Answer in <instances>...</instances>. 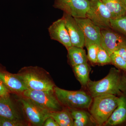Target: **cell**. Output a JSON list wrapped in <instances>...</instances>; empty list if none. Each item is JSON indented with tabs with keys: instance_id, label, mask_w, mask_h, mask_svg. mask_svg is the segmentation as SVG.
Instances as JSON below:
<instances>
[{
	"instance_id": "9a60e30c",
	"label": "cell",
	"mask_w": 126,
	"mask_h": 126,
	"mask_svg": "<svg viewBox=\"0 0 126 126\" xmlns=\"http://www.w3.org/2000/svg\"><path fill=\"white\" fill-rule=\"evenodd\" d=\"M0 116L13 120H22L10 96L0 97Z\"/></svg>"
},
{
	"instance_id": "3957f363",
	"label": "cell",
	"mask_w": 126,
	"mask_h": 126,
	"mask_svg": "<svg viewBox=\"0 0 126 126\" xmlns=\"http://www.w3.org/2000/svg\"><path fill=\"white\" fill-rule=\"evenodd\" d=\"M90 106V115L95 123L105 124L117 107L119 97L112 94H105L93 98Z\"/></svg>"
},
{
	"instance_id": "5bb4252c",
	"label": "cell",
	"mask_w": 126,
	"mask_h": 126,
	"mask_svg": "<svg viewBox=\"0 0 126 126\" xmlns=\"http://www.w3.org/2000/svg\"><path fill=\"white\" fill-rule=\"evenodd\" d=\"M126 121V98L121 95L118 99L117 107L104 125L115 126L119 125Z\"/></svg>"
},
{
	"instance_id": "d6986e66",
	"label": "cell",
	"mask_w": 126,
	"mask_h": 126,
	"mask_svg": "<svg viewBox=\"0 0 126 126\" xmlns=\"http://www.w3.org/2000/svg\"><path fill=\"white\" fill-rule=\"evenodd\" d=\"M49 116L56 122L59 126H74V121L69 109L49 112Z\"/></svg>"
},
{
	"instance_id": "4316f807",
	"label": "cell",
	"mask_w": 126,
	"mask_h": 126,
	"mask_svg": "<svg viewBox=\"0 0 126 126\" xmlns=\"http://www.w3.org/2000/svg\"><path fill=\"white\" fill-rule=\"evenodd\" d=\"M119 88L122 92L126 93V74L125 73L121 75Z\"/></svg>"
},
{
	"instance_id": "7402d4cb",
	"label": "cell",
	"mask_w": 126,
	"mask_h": 126,
	"mask_svg": "<svg viewBox=\"0 0 126 126\" xmlns=\"http://www.w3.org/2000/svg\"><path fill=\"white\" fill-rule=\"evenodd\" d=\"M100 45L92 43L85 45L87 49L88 60L93 63H97V55Z\"/></svg>"
},
{
	"instance_id": "f546056e",
	"label": "cell",
	"mask_w": 126,
	"mask_h": 126,
	"mask_svg": "<svg viewBox=\"0 0 126 126\" xmlns=\"http://www.w3.org/2000/svg\"><path fill=\"white\" fill-rule=\"evenodd\" d=\"M123 1H124V3H125L126 7V0H123Z\"/></svg>"
},
{
	"instance_id": "7a4b0ae2",
	"label": "cell",
	"mask_w": 126,
	"mask_h": 126,
	"mask_svg": "<svg viewBox=\"0 0 126 126\" xmlns=\"http://www.w3.org/2000/svg\"><path fill=\"white\" fill-rule=\"evenodd\" d=\"M121 77L119 70L111 68L107 75L101 80H90L87 86L89 94L93 98L105 94L121 96L122 94L119 88Z\"/></svg>"
},
{
	"instance_id": "4fadbf2b",
	"label": "cell",
	"mask_w": 126,
	"mask_h": 126,
	"mask_svg": "<svg viewBox=\"0 0 126 126\" xmlns=\"http://www.w3.org/2000/svg\"><path fill=\"white\" fill-rule=\"evenodd\" d=\"M0 79L4 83L11 92L22 95L28 89L23 79L16 74L0 69Z\"/></svg>"
},
{
	"instance_id": "e0dca14e",
	"label": "cell",
	"mask_w": 126,
	"mask_h": 126,
	"mask_svg": "<svg viewBox=\"0 0 126 126\" xmlns=\"http://www.w3.org/2000/svg\"><path fill=\"white\" fill-rule=\"evenodd\" d=\"M67 50L68 59L72 67L87 63V55L83 48L72 46Z\"/></svg>"
},
{
	"instance_id": "cb8c5ba5",
	"label": "cell",
	"mask_w": 126,
	"mask_h": 126,
	"mask_svg": "<svg viewBox=\"0 0 126 126\" xmlns=\"http://www.w3.org/2000/svg\"><path fill=\"white\" fill-rule=\"evenodd\" d=\"M111 63L117 67L126 72V61L121 56L115 53L110 55Z\"/></svg>"
},
{
	"instance_id": "d4e9b609",
	"label": "cell",
	"mask_w": 126,
	"mask_h": 126,
	"mask_svg": "<svg viewBox=\"0 0 126 126\" xmlns=\"http://www.w3.org/2000/svg\"><path fill=\"white\" fill-rule=\"evenodd\" d=\"M25 124L22 120H13L0 116V126H23Z\"/></svg>"
},
{
	"instance_id": "484cf974",
	"label": "cell",
	"mask_w": 126,
	"mask_h": 126,
	"mask_svg": "<svg viewBox=\"0 0 126 126\" xmlns=\"http://www.w3.org/2000/svg\"><path fill=\"white\" fill-rule=\"evenodd\" d=\"M11 93L4 83L0 79V97H10Z\"/></svg>"
},
{
	"instance_id": "2e32d148",
	"label": "cell",
	"mask_w": 126,
	"mask_h": 126,
	"mask_svg": "<svg viewBox=\"0 0 126 126\" xmlns=\"http://www.w3.org/2000/svg\"><path fill=\"white\" fill-rule=\"evenodd\" d=\"M108 9L111 19H116L126 14V7L123 0H101Z\"/></svg>"
},
{
	"instance_id": "f1b7e54d",
	"label": "cell",
	"mask_w": 126,
	"mask_h": 126,
	"mask_svg": "<svg viewBox=\"0 0 126 126\" xmlns=\"http://www.w3.org/2000/svg\"><path fill=\"white\" fill-rule=\"evenodd\" d=\"M121 56L126 61V48H123L115 50L114 53Z\"/></svg>"
},
{
	"instance_id": "83f0119b",
	"label": "cell",
	"mask_w": 126,
	"mask_h": 126,
	"mask_svg": "<svg viewBox=\"0 0 126 126\" xmlns=\"http://www.w3.org/2000/svg\"><path fill=\"white\" fill-rule=\"evenodd\" d=\"M44 126H59L53 118L49 117L46 119L44 123Z\"/></svg>"
},
{
	"instance_id": "7c38bea8",
	"label": "cell",
	"mask_w": 126,
	"mask_h": 126,
	"mask_svg": "<svg viewBox=\"0 0 126 126\" xmlns=\"http://www.w3.org/2000/svg\"><path fill=\"white\" fill-rule=\"evenodd\" d=\"M63 17L65 21L72 46L83 48L85 44L84 35L75 18L65 13H63Z\"/></svg>"
},
{
	"instance_id": "8992f818",
	"label": "cell",
	"mask_w": 126,
	"mask_h": 126,
	"mask_svg": "<svg viewBox=\"0 0 126 126\" xmlns=\"http://www.w3.org/2000/svg\"><path fill=\"white\" fill-rule=\"evenodd\" d=\"M86 17L98 26L101 30L111 28V19L110 12L101 0H90Z\"/></svg>"
},
{
	"instance_id": "30bf717a",
	"label": "cell",
	"mask_w": 126,
	"mask_h": 126,
	"mask_svg": "<svg viewBox=\"0 0 126 126\" xmlns=\"http://www.w3.org/2000/svg\"><path fill=\"white\" fill-rule=\"evenodd\" d=\"M75 19L83 32L85 38V46L92 43L101 45V29L86 17Z\"/></svg>"
},
{
	"instance_id": "603a6c76",
	"label": "cell",
	"mask_w": 126,
	"mask_h": 126,
	"mask_svg": "<svg viewBox=\"0 0 126 126\" xmlns=\"http://www.w3.org/2000/svg\"><path fill=\"white\" fill-rule=\"evenodd\" d=\"M111 63L110 55L106 50L100 45L97 55V63L105 64Z\"/></svg>"
},
{
	"instance_id": "9c48e42d",
	"label": "cell",
	"mask_w": 126,
	"mask_h": 126,
	"mask_svg": "<svg viewBox=\"0 0 126 126\" xmlns=\"http://www.w3.org/2000/svg\"><path fill=\"white\" fill-rule=\"evenodd\" d=\"M101 45L110 55L115 50L126 48V36L112 28L101 30Z\"/></svg>"
},
{
	"instance_id": "5b68a950",
	"label": "cell",
	"mask_w": 126,
	"mask_h": 126,
	"mask_svg": "<svg viewBox=\"0 0 126 126\" xmlns=\"http://www.w3.org/2000/svg\"><path fill=\"white\" fill-rule=\"evenodd\" d=\"M41 108L49 112L63 110L61 104L55 96L54 90L27 89L22 95Z\"/></svg>"
},
{
	"instance_id": "6da1fadb",
	"label": "cell",
	"mask_w": 126,
	"mask_h": 126,
	"mask_svg": "<svg viewBox=\"0 0 126 126\" xmlns=\"http://www.w3.org/2000/svg\"><path fill=\"white\" fill-rule=\"evenodd\" d=\"M17 74L21 78L28 89L54 90L53 82L47 71L38 66L24 67Z\"/></svg>"
},
{
	"instance_id": "ac0fdd59",
	"label": "cell",
	"mask_w": 126,
	"mask_h": 126,
	"mask_svg": "<svg viewBox=\"0 0 126 126\" xmlns=\"http://www.w3.org/2000/svg\"><path fill=\"white\" fill-rule=\"evenodd\" d=\"M74 121V126L93 125V119L91 115L82 109H69Z\"/></svg>"
},
{
	"instance_id": "8fae6325",
	"label": "cell",
	"mask_w": 126,
	"mask_h": 126,
	"mask_svg": "<svg viewBox=\"0 0 126 126\" xmlns=\"http://www.w3.org/2000/svg\"><path fill=\"white\" fill-rule=\"evenodd\" d=\"M48 30L51 39L58 41L67 49L72 46L65 21L63 17L52 23Z\"/></svg>"
},
{
	"instance_id": "ffe728a7",
	"label": "cell",
	"mask_w": 126,
	"mask_h": 126,
	"mask_svg": "<svg viewBox=\"0 0 126 126\" xmlns=\"http://www.w3.org/2000/svg\"><path fill=\"white\" fill-rule=\"evenodd\" d=\"M73 70L77 79L82 86L87 87L90 81V67L87 63L73 67Z\"/></svg>"
},
{
	"instance_id": "277c9868",
	"label": "cell",
	"mask_w": 126,
	"mask_h": 126,
	"mask_svg": "<svg viewBox=\"0 0 126 126\" xmlns=\"http://www.w3.org/2000/svg\"><path fill=\"white\" fill-rule=\"evenodd\" d=\"M54 91L61 105L69 109H87L92 103V97L83 91H70L55 86Z\"/></svg>"
},
{
	"instance_id": "ba28073f",
	"label": "cell",
	"mask_w": 126,
	"mask_h": 126,
	"mask_svg": "<svg viewBox=\"0 0 126 126\" xmlns=\"http://www.w3.org/2000/svg\"><path fill=\"white\" fill-rule=\"evenodd\" d=\"M90 0H54L53 7L74 18H86Z\"/></svg>"
},
{
	"instance_id": "52a82bcc",
	"label": "cell",
	"mask_w": 126,
	"mask_h": 126,
	"mask_svg": "<svg viewBox=\"0 0 126 126\" xmlns=\"http://www.w3.org/2000/svg\"><path fill=\"white\" fill-rule=\"evenodd\" d=\"M18 101L20 102L27 121L33 126H43L49 117V112L41 108L30 100L22 95Z\"/></svg>"
},
{
	"instance_id": "44dd1931",
	"label": "cell",
	"mask_w": 126,
	"mask_h": 126,
	"mask_svg": "<svg viewBox=\"0 0 126 126\" xmlns=\"http://www.w3.org/2000/svg\"><path fill=\"white\" fill-rule=\"evenodd\" d=\"M111 28L126 36V14L116 19H111Z\"/></svg>"
}]
</instances>
